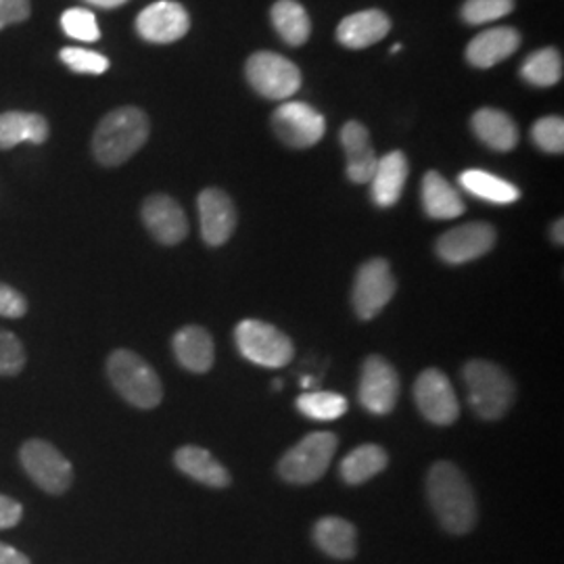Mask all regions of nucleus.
<instances>
[{
    "mask_svg": "<svg viewBox=\"0 0 564 564\" xmlns=\"http://www.w3.org/2000/svg\"><path fill=\"white\" fill-rule=\"evenodd\" d=\"M426 498L447 533L464 535L477 524L475 491L456 464L435 463L426 475Z\"/></svg>",
    "mask_w": 564,
    "mask_h": 564,
    "instance_id": "nucleus-1",
    "label": "nucleus"
},
{
    "mask_svg": "<svg viewBox=\"0 0 564 564\" xmlns=\"http://www.w3.org/2000/svg\"><path fill=\"white\" fill-rule=\"evenodd\" d=\"M149 120L137 107H121L102 118L93 137V153L97 162L116 167L139 153L149 139Z\"/></svg>",
    "mask_w": 564,
    "mask_h": 564,
    "instance_id": "nucleus-2",
    "label": "nucleus"
},
{
    "mask_svg": "<svg viewBox=\"0 0 564 564\" xmlns=\"http://www.w3.org/2000/svg\"><path fill=\"white\" fill-rule=\"evenodd\" d=\"M468 403L484 421H500L512 408L517 387L502 366L487 360H470L463 370Z\"/></svg>",
    "mask_w": 564,
    "mask_h": 564,
    "instance_id": "nucleus-3",
    "label": "nucleus"
},
{
    "mask_svg": "<svg viewBox=\"0 0 564 564\" xmlns=\"http://www.w3.org/2000/svg\"><path fill=\"white\" fill-rule=\"evenodd\" d=\"M107 375L116 391L141 410H153L163 400V384L151 364L130 349H116L107 360Z\"/></svg>",
    "mask_w": 564,
    "mask_h": 564,
    "instance_id": "nucleus-4",
    "label": "nucleus"
},
{
    "mask_svg": "<svg viewBox=\"0 0 564 564\" xmlns=\"http://www.w3.org/2000/svg\"><path fill=\"white\" fill-rule=\"evenodd\" d=\"M337 447L339 440L335 433H310L282 456L279 475L291 485L316 484L328 470Z\"/></svg>",
    "mask_w": 564,
    "mask_h": 564,
    "instance_id": "nucleus-5",
    "label": "nucleus"
},
{
    "mask_svg": "<svg viewBox=\"0 0 564 564\" xmlns=\"http://www.w3.org/2000/svg\"><path fill=\"white\" fill-rule=\"evenodd\" d=\"M235 343L245 360L262 368H282L293 360V341L274 324L247 318L235 328Z\"/></svg>",
    "mask_w": 564,
    "mask_h": 564,
    "instance_id": "nucleus-6",
    "label": "nucleus"
},
{
    "mask_svg": "<svg viewBox=\"0 0 564 564\" xmlns=\"http://www.w3.org/2000/svg\"><path fill=\"white\" fill-rule=\"evenodd\" d=\"M245 74H247V80L251 84V88L258 95H262L263 99H270V101L291 99L302 88L300 67L293 61L276 55V53L260 51V53L251 55L247 61Z\"/></svg>",
    "mask_w": 564,
    "mask_h": 564,
    "instance_id": "nucleus-7",
    "label": "nucleus"
},
{
    "mask_svg": "<svg viewBox=\"0 0 564 564\" xmlns=\"http://www.w3.org/2000/svg\"><path fill=\"white\" fill-rule=\"evenodd\" d=\"M20 460L28 477L46 494H65L74 481L72 463L44 440H30L21 445Z\"/></svg>",
    "mask_w": 564,
    "mask_h": 564,
    "instance_id": "nucleus-8",
    "label": "nucleus"
},
{
    "mask_svg": "<svg viewBox=\"0 0 564 564\" xmlns=\"http://www.w3.org/2000/svg\"><path fill=\"white\" fill-rule=\"evenodd\" d=\"M398 291V281L391 272V265L383 258H375L360 265L356 281H354V291H351V302L354 310L362 321H372L384 310V305L393 300Z\"/></svg>",
    "mask_w": 564,
    "mask_h": 564,
    "instance_id": "nucleus-9",
    "label": "nucleus"
},
{
    "mask_svg": "<svg viewBox=\"0 0 564 564\" xmlns=\"http://www.w3.org/2000/svg\"><path fill=\"white\" fill-rule=\"evenodd\" d=\"M414 402L429 423L449 426L460 416V403L444 370L426 368L414 383Z\"/></svg>",
    "mask_w": 564,
    "mask_h": 564,
    "instance_id": "nucleus-10",
    "label": "nucleus"
},
{
    "mask_svg": "<svg viewBox=\"0 0 564 564\" xmlns=\"http://www.w3.org/2000/svg\"><path fill=\"white\" fill-rule=\"evenodd\" d=\"M272 128H274V134L286 147L307 149L323 141L326 120L321 111H316L307 102L286 101L274 111Z\"/></svg>",
    "mask_w": 564,
    "mask_h": 564,
    "instance_id": "nucleus-11",
    "label": "nucleus"
},
{
    "mask_svg": "<svg viewBox=\"0 0 564 564\" xmlns=\"http://www.w3.org/2000/svg\"><path fill=\"white\" fill-rule=\"evenodd\" d=\"M400 377L398 370L381 356H368L362 364L358 398L368 412L384 416L393 412L400 400Z\"/></svg>",
    "mask_w": 564,
    "mask_h": 564,
    "instance_id": "nucleus-12",
    "label": "nucleus"
},
{
    "mask_svg": "<svg viewBox=\"0 0 564 564\" xmlns=\"http://www.w3.org/2000/svg\"><path fill=\"white\" fill-rule=\"evenodd\" d=\"M496 245V228L487 223H470L447 230L435 245L440 260L452 265L484 258Z\"/></svg>",
    "mask_w": 564,
    "mask_h": 564,
    "instance_id": "nucleus-13",
    "label": "nucleus"
},
{
    "mask_svg": "<svg viewBox=\"0 0 564 564\" xmlns=\"http://www.w3.org/2000/svg\"><path fill=\"white\" fill-rule=\"evenodd\" d=\"M191 28V18L181 2L174 0H160L142 9L137 18V32L147 42L155 44H170L181 41Z\"/></svg>",
    "mask_w": 564,
    "mask_h": 564,
    "instance_id": "nucleus-14",
    "label": "nucleus"
},
{
    "mask_svg": "<svg viewBox=\"0 0 564 564\" xmlns=\"http://www.w3.org/2000/svg\"><path fill=\"white\" fill-rule=\"evenodd\" d=\"M202 220L203 241L209 247H220L237 228V207L220 188H205L197 199Z\"/></svg>",
    "mask_w": 564,
    "mask_h": 564,
    "instance_id": "nucleus-15",
    "label": "nucleus"
},
{
    "mask_svg": "<svg viewBox=\"0 0 564 564\" xmlns=\"http://www.w3.org/2000/svg\"><path fill=\"white\" fill-rule=\"evenodd\" d=\"M142 223L162 245H178L188 235V220L176 199L153 195L142 205Z\"/></svg>",
    "mask_w": 564,
    "mask_h": 564,
    "instance_id": "nucleus-16",
    "label": "nucleus"
},
{
    "mask_svg": "<svg viewBox=\"0 0 564 564\" xmlns=\"http://www.w3.org/2000/svg\"><path fill=\"white\" fill-rule=\"evenodd\" d=\"M341 144L347 158V178L356 184H368L379 158L372 149L370 134L360 121H347L341 130Z\"/></svg>",
    "mask_w": 564,
    "mask_h": 564,
    "instance_id": "nucleus-17",
    "label": "nucleus"
},
{
    "mask_svg": "<svg viewBox=\"0 0 564 564\" xmlns=\"http://www.w3.org/2000/svg\"><path fill=\"white\" fill-rule=\"evenodd\" d=\"M519 46L521 34L514 28H491L468 42L466 59L473 67L489 69L514 55Z\"/></svg>",
    "mask_w": 564,
    "mask_h": 564,
    "instance_id": "nucleus-18",
    "label": "nucleus"
},
{
    "mask_svg": "<svg viewBox=\"0 0 564 564\" xmlns=\"http://www.w3.org/2000/svg\"><path fill=\"white\" fill-rule=\"evenodd\" d=\"M172 349L182 368L195 375L209 372L216 360V347L212 335L197 324L181 328L172 339Z\"/></svg>",
    "mask_w": 564,
    "mask_h": 564,
    "instance_id": "nucleus-19",
    "label": "nucleus"
},
{
    "mask_svg": "<svg viewBox=\"0 0 564 564\" xmlns=\"http://www.w3.org/2000/svg\"><path fill=\"white\" fill-rule=\"evenodd\" d=\"M391 30V20L379 9H368L347 15L337 28V41L345 48L362 51L383 41Z\"/></svg>",
    "mask_w": 564,
    "mask_h": 564,
    "instance_id": "nucleus-20",
    "label": "nucleus"
},
{
    "mask_svg": "<svg viewBox=\"0 0 564 564\" xmlns=\"http://www.w3.org/2000/svg\"><path fill=\"white\" fill-rule=\"evenodd\" d=\"M408 181V160L402 151H391L377 163L370 178V197L379 207H393L402 199L403 186Z\"/></svg>",
    "mask_w": 564,
    "mask_h": 564,
    "instance_id": "nucleus-21",
    "label": "nucleus"
},
{
    "mask_svg": "<svg viewBox=\"0 0 564 564\" xmlns=\"http://www.w3.org/2000/svg\"><path fill=\"white\" fill-rule=\"evenodd\" d=\"M174 463L186 477L195 479L197 484L224 489L230 485V473L223 463H218L212 452L203 449L199 445H184L174 454Z\"/></svg>",
    "mask_w": 564,
    "mask_h": 564,
    "instance_id": "nucleus-22",
    "label": "nucleus"
},
{
    "mask_svg": "<svg viewBox=\"0 0 564 564\" xmlns=\"http://www.w3.org/2000/svg\"><path fill=\"white\" fill-rule=\"evenodd\" d=\"M470 126H473L475 137L494 151L506 153V151H512L519 144L517 123L500 109H491V107L479 109L473 116Z\"/></svg>",
    "mask_w": 564,
    "mask_h": 564,
    "instance_id": "nucleus-23",
    "label": "nucleus"
},
{
    "mask_svg": "<svg viewBox=\"0 0 564 564\" xmlns=\"http://www.w3.org/2000/svg\"><path fill=\"white\" fill-rule=\"evenodd\" d=\"M423 207L433 220H454L466 212L460 193L440 172H426L423 178Z\"/></svg>",
    "mask_w": 564,
    "mask_h": 564,
    "instance_id": "nucleus-24",
    "label": "nucleus"
},
{
    "mask_svg": "<svg viewBox=\"0 0 564 564\" xmlns=\"http://www.w3.org/2000/svg\"><path fill=\"white\" fill-rule=\"evenodd\" d=\"M314 542L326 556L349 561L358 552V531L341 517H324L314 524Z\"/></svg>",
    "mask_w": 564,
    "mask_h": 564,
    "instance_id": "nucleus-25",
    "label": "nucleus"
},
{
    "mask_svg": "<svg viewBox=\"0 0 564 564\" xmlns=\"http://www.w3.org/2000/svg\"><path fill=\"white\" fill-rule=\"evenodd\" d=\"M389 464V454L377 444H364L351 449L339 466L341 479L347 485H362L381 475Z\"/></svg>",
    "mask_w": 564,
    "mask_h": 564,
    "instance_id": "nucleus-26",
    "label": "nucleus"
},
{
    "mask_svg": "<svg viewBox=\"0 0 564 564\" xmlns=\"http://www.w3.org/2000/svg\"><path fill=\"white\" fill-rule=\"evenodd\" d=\"M48 139V121L39 113L9 111L0 116V149H13L20 142L42 144Z\"/></svg>",
    "mask_w": 564,
    "mask_h": 564,
    "instance_id": "nucleus-27",
    "label": "nucleus"
},
{
    "mask_svg": "<svg viewBox=\"0 0 564 564\" xmlns=\"http://www.w3.org/2000/svg\"><path fill=\"white\" fill-rule=\"evenodd\" d=\"M460 186L466 193L494 205H510L521 199L519 186L484 170H466L460 174Z\"/></svg>",
    "mask_w": 564,
    "mask_h": 564,
    "instance_id": "nucleus-28",
    "label": "nucleus"
},
{
    "mask_svg": "<svg viewBox=\"0 0 564 564\" xmlns=\"http://www.w3.org/2000/svg\"><path fill=\"white\" fill-rule=\"evenodd\" d=\"M272 23L282 41L291 46H302L310 41L312 23L310 15L297 0H279L270 11Z\"/></svg>",
    "mask_w": 564,
    "mask_h": 564,
    "instance_id": "nucleus-29",
    "label": "nucleus"
},
{
    "mask_svg": "<svg viewBox=\"0 0 564 564\" xmlns=\"http://www.w3.org/2000/svg\"><path fill=\"white\" fill-rule=\"evenodd\" d=\"M521 76L540 88L554 86L563 78V55L552 46L540 48L524 59Z\"/></svg>",
    "mask_w": 564,
    "mask_h": 564,
    "instance_id": "nucleus-30",
    "label": "nucleus"
},
{
    "mask_svg": "<svg viewBox=\"0 0 564 564\" xmlns=\"http://www.w3.org/2000/svg\"><path fill=\"white\" fill-rule=\"evenodd\" d=\"M347 408H349L347 400L333 391H314L297 398V410L305 419L318 421V423H330L341 419Z\"/></svg>",
    "mask_w": 564,
    "mask_h": 564,
    "instance_id": "nucleus-31",
    "label": "nucleus"
},
{
    "mask_svg": "<svg viewBox=\"0 0 564 564\" xmlns=\"http://www.w3.org/2000/svg\"><path fill=\"white\" fill-rule=\"evenodd\" d=\"M61 28L67 36L82 42H97L101 39V30L93 11L88 9H69L61 15Z\"/></svg>",
    "mask_w": 564,
    "mask_h": 564,
    "instance_id": "nucleus-32",
    "label": "nucleus"
},
{
    "mask_svg": "<svg viewBox=\"0 0 564 564\" xmlns=\"http://www.w3.org/2000/svg\"><path fill=\"white\" fill-rule=\"evenodd\" d=\"M514 9V0H466L463 4V20L470 25H484L489 21L502 20Z\"/></svg>",
    "mask_w": 564,
    "mask_h": 564,
    "instance_id": "nucleus-33",
    "label": "nucleus"
},
{
    "mask_svg": "<svg viewBox=\"0 0 564 564\" xmlns=\"http://www.w3.org/2000/svg\"><path fill=\"white\" fill-rule=\"evenodd\" d=\"M533 142L552 155H561L564 151V120L558 116H545L535 121L531 128Z\"/></svg>",
    "mask_w": 564,
    "mask_h": 564,
    "instance_id": "nucleus-34",
    "label": "nucleus"
},
{
    "mask_svg": "<svg viewBox=\"0 0 564 564\" xmlns=\"http://www.w3.org/2000/svg\"><path fill=\"white\" fill-rule=\"evenodd\" d=\"M61 61L78 72V74H105L109 69V59L101 55V53H95V51H88V48H78V46H67V48H61L59 53Z\"/></svg>",
    "mask_w": 564,
    "mask_h": 564,
    "instance_id": "nucleus-35",
    "label": "nucleus"
},
{
    "mask_svg": "<svg viewBox=\"0 0 564 564\" xmlns=\"http://www.w3.org/2000/svg\"><path fill=\"white\" fill-rule=\"evenodd\" d=\"M25 366V351L20 339L0 328V377H15Z\"/></svg>",
    "mask_w": 564,
    "mask_h": 564,
    "instance_id": "nucleus-36",
    "label": "nucleus"
},
{
    "mask_svg": "<svg viewBox=\"0 0 564 564\" xmlns=\"http://www.w3.org/2000/svg\"><path fill=\"white\" fill-rule=\"evenodd\" d=\"M28 312V302L18 289L0 282V316L2 318H21Z\"/></svg>",
    "mask_w": 564,
    "mask_h": 564,
    "instance_id": "nucleus-37",
    "label": "nucleus"
},
{
    "mask_svg": "<svg viewBox=\"0 0 564 564\" xmlns=\"http://www.w3.org/2000/svg\"><path fill=\"white\" fill-rule=\"evenodd\" d=\"M30 13H32L30 0H0V30L11 23L28 20Z\"/></svg>",
    "mask_w": 564,
    "mask_h": 564,
    "instance_id": "nucleus-38",
    "label": "nucleus"
},
{
    "mask_svg": "<svg viewBox=\"0 0 564 564\" xmlns=\"http://www.w3.org/2000/svg\"><path fill=\"white\" fill-rule=\"evenodd\" d=\"M21 514H23V510H21L20 502L0 494V529L15 527L21 521Z\"/></svg>",
    "mask_w": 564,
    "mask_h": 564,
    "instance_id": "nucleus-39",
    "label": "nucleus"
},
{
    "mask_svg": "<svg viewBox=\"0 0 564 564\" xmlns=\"http://www.w3.org/2000/svg\"><path fill=\"white\" fill-rule=\"evenodd\" d=\"M0 564H32L25 554L11 545L0 544Z\"/></svg>",
    "mask_w": 564,
    "mask_h": 564,
    "instance_id": "nucleus-40",
    "label": "nucleus"
},
{
    "mask_svg": "<svg viewBox=\"0 0 564 564\" xmlns=\"http://www.w3.org/2000/svg\"><path fill=\"white\" fill-rule=\"evenodd\" d=\"M86 2H90L95 7H101V9H116V7L126 4L128 0H86Z\"/></svg>",
    "mask_w": 564,
    "mask_h": 564,
    "instance_id": "nucleus-41",
    "label": "nucleus"
},
{
    "mask_svg": "<svg viewBox=\"0 0 564 564\" xmlns=\"http://www.w3.org/2000/svg\"><path fill=\"white\" fill-rule=\"evenodd\" d=\"M563 228V218H561V220H556V224L552 226V241L556 242V245H563L564 242Z\"/></svg>",
    "mask_w": 564,
    "mask_h": 564,
    "instance_id": "nucleus-42",
    "label": "nucleus"
},
{
    "mask_svg": "<svg viewBox=\"0 0 564 564\" xmlns=\"http://www.w3.org/2000/svg\"><path fill=\"white\" fill-rule=\"evenodd\" d=\"M314 384V379L312 377H305V379H302V387H305V389H310Z\"/></svg>",
    "mask_w": 564,
    "mask_h": 564,
    "instance_id": "nucleus-43",
    "label": "nucleus"
},
{
    "mask_svg": "<svg viewBox=\"0 0 564 564\" xmlns=\"http://www.w3.org/2000/svg\"><path fill=\"white\" fill-rule=\"evenodd\" d=\"M400 51H402V44H400V42H398V44H393V46H391V55H398V53H400Z\"/></svg>",
    "mask_w": 564,
    "mask_h": 564,
    "instance_id": "nucleus-44",
    "label": "nucleus"
},
{
    "mask_svg": "<svg viewBox=\"0 0 564 564\" xmlns=\"http://www.w3.org/2000/svg\"><path fill=\"white\" fill-rule=\"evenodd\" d=\"M281 387H282V381H279V379H276V381H274V389H276V391H281Z\"/></svg>",
    "mask_w": 564,
    "mask_h": 564,
    "instance_id": "nucleus-45",
    "label": "nucleus"
}]
</instances>
